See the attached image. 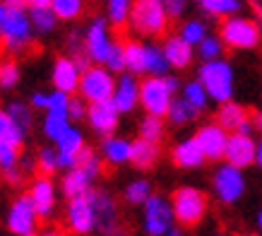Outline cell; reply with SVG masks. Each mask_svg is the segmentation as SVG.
I'll return each instance as SVG.
<instances>
[{
    "label": "cell",
    "mask_w": 262,
    "mask_h": 236,
    "mask_svg": "<svg viewBox=\"0 0 262 236\" xmlns=\"http://www.w3.org/2000/svg\"><path fill=\"white\" fill-rule=\"evenodd\" d=\"M214 236H224V234H214Z\"/></svg>",
    "instance_id": "cell-61"
},
{
    "label": "cell",
    "mask_w": 262,
    "mask_h": 236,
    "mask_svg": "<svg viewBox=\"0 0 262 236\" xmlns=\"http://www.w3.org/2000/svg\"><path fill=\"white\" fill-rule=\"evenodd\" d=\"M113 92H116V77H113V70H108L106 65L92 63L87 70L82 72V82L77 94L84 102L89 104L106 102V99H113Z\"/></svg>",
    "instance_id": "cell-7"
},
{
    "label": "cell",
    "mask_w": 262,
    "mask_h": 236,
    "mask_svg": "<svg viewBox=\"0 0 262 236\" xmlns=\"http://www.w3.org/2000/svg\"><path fill=\"white\" fill-rule=\"evenodd\" d=\"M257 22H260V32H262V19H257Z\"/></svg>",
    "instance_id": "cell-60"
},
{
    "label": "cell",
    "mask_w": 262,
    "mask_h": 236,
    "mask_svg": "<svg viewBox=\"0 0 262 236\" xmlns=\"http://www.w3.org/2000/svg\"><path fill=\"white\" fill-rule=\"evenodd\" d=\"M125 200L130 205H144L147 200H149L154 193H151V183L149 181H144V179H137V181L133 183H127L125 186Z\"/></svg>",
    "instance_id": "cell-39"
},
{
    "label": "cell",
    "mask_w": 262,
    "mask_h": 236,
    "mask_svg": "<svg viewBox=\"0 0 262 236\" xmlns=\"http://www.w3.org/2000/svg\"><path fill=\"white\" fill-rule=\"evenodd\" d=\"M168 12L159 0H135L127 27L142 39H159L168 29Z\"/></svg>",
    "instance_id": "cell-2"
},
{
    "label": "cell",
    "mask_w": 262,
    "mask_h": 236,
    "mask_svg": "<svg viewBox=\"0 0 262 236\" xmlns=\"http://www.w3.org/2000/svg\"><path fill=\"white\" fill-rule=\"evenodd\" d=\"M75 166H80L82 171L87 173L89 179H99L101 176V171H103V159H101V154H96L92 147H84L82 150V154L77 157V164Z\"/></svg>",
    "instance_id": "cell-38"
},
{
    "label": "cell",
    "mask_w": 262,
    "mask_h": 236,
    "mask_svg": "<svg viewBox=\"0 0 262 236\" xmlns=\"http://www.w3.org/2000/svg\"><path fill=\"white\" fill-rule=\"evenodd\" d=\"M5 109H8V113L17 121V126L24 128V130L29 133V128H32V123H34V111H32L34 106H32V104H24V102H10L8 106H5Z\"/></svg>",
    "instance_id": "cell-43"
},
{
    "label": "cell",
    "mask_w": 262,
    "mask_h": 236,
    "mask_svg": "<svg viewBox=\"0 0 262 236\" xmlns=\"http://www.w3.org/2000/svg\"><path fill=\"white\" fill-rule=\"evenodd\" d=\"M5 10H29V3L27 0H0Z\"/></svg>",
    "instance_id": "cell-50"
},
{
    "label": "cell",
    "mask_w": 262,
    "mask_h": 236,
    "mask_svg": "<svg viewBox=\"0 0 262 236\" xmlns=\"http://www.w3.org/2000/svg\"><path fill=\"white\" fill-rule=\"evenodd\" d=\"M84 0H53L51 3V8L53 12L58 15V19H63V22H75V19H80L82 12H84Z\"/></svg>",
    "instance_id": "cell-36"
},
{
    "label": "cell",
    "mask_w": 262,
    "mask_h": 236,
    "mask_svg": "<svg viewBox=\"0 0 262 236\" xmlns=\"http://www.w3.org/2000/svg\"><path fill=\"white\" fill-rule=\"evenodd\" d=\"M198 80L205 85L209 99L216 104H226L233 99V68L229 61L216 58V61H207L200 65L198 70Z\"/></svg>",
    "instance_id": "cell-3"
},
{
    "label": "cell",
    "mask_w": 262,
    "mask_h": 236,
    "mask_svg": "<svg viewBox=\"0 0 262 236\" xmlns=\"http://www.w3.org/2000/svg\"><path fill=\"white\" fill-rule=\"evenodd\" d=\"M168 70H171V63L164 53V46L147 41V75H168Z\"/></svg>",
    "instance_id": "cell-34"
},
{
    "label": "cell",
    "mask_w": 262,
    "mask_h": 236,
    "mask_svg": "<svg viewBox=\"0 0 262 236\" xmlns=\"http://www.w3.org/2000/svg\"><path fill=\"white\" fill-rule=\"evenodd\" d=\"M159 3L166 8V12H168V17H171V19L181 17L183 12H185V5H188V0H159Z\"/></svg>",
    "instance_id": "cell-48"
},
{
    "label": "cell",
    "mask_w": 262,
    "mask_h": 236,
    "mask_svg": "<svg viewBox=\"0 0 262 236\" xmlns=\"http://www.w3.org/2000/svg\"><path fill=\"white\" fill-rule=\"evenodd\" d=\"M198 3H200V0H198Z\"/></svg>",
    "instance_id": "cell-63"
},
{
    "label": "cell",
    "mask_w": 262,
    "mask_h": 236,
    "mask_svg": "<svg viewBox=\"0 0 262 236\" xmlns=\"http://www.w3.org/2000/svg\"><path fill=\"white\" fill-rule=\"evenodd\" d=\"M89 198H92V205H94V212H96V231L101 236H123L120 220H118V205L111 198V193L92 188Z\"/></svg>",
    "instance_id": "cell-13"
},
{
    "label": "cell",
    "mask_w": 262,
    "mask_h": 236,
    "mask_svg": "<svg viewBox=\"0 0 262 236\" xmlns=\"http://www.w3.org/2000/svg\"><path fill=\"white\" fill-rule=\"evenodd\" d=\"M178 87V77L173 75H147L140 85V106L149 116L166 118Z\"/></svg>",
    "instance_id": "cell-1"
},
{
    "label": "cell",
    "mask_w": 262,
    "mask_h": 236,
    "mask_svg": "<svg viewBox=\"0 0 262 236\" xmlns=\"http://www.w3.org/2000/svg\"><path fill=\"white\" fill-rule=\"evenodd\" d=\"M229 135H231L229 130L224 126H219V123H205V126L198 128V133L192 137L198 140L200 150L205 152V157L216 162V159H224V154H226Z\"/></svg>",
    "instance_id": "cell-17"
},
{
    "label": "cell",
    "mask_w": 262,
    "mask_h": 236,
    "mask_svg": "<svg viewBox=\"0 0 262 236\" xmlns=\"http://www.w3.org/2000/svg\"><path fill=\"white\" fill-rule=\"evenodd\" d=\"M19 166V147L0 140V171H10Z\"/></svg>",
    "instance_id": "cell-45"
},
{
    "label": "cell",
    "mask_w": 262,
    "mask_h": 236,
    "mask_svg": "<svg viewBox=\"0 0 262 236\" xmlns=\"http://www.w3.org/2000/svg\"><path fill=\"white\" fill-rule=\"evenodd\" d=\"M246 236H250V234H246Z\"/></svg>",
    "instance_id": "cell-62"
},
{
    "label": "cell",
    "mask_w": 262,
    "mask_h": 236,
    "mask_svg": "<svg viewBox=\"0 0 262 236\" xmlns=\"http://www.w3.org/2000/svg\"><path fill=\"white\" fill-rule=\"evenodd\" d=\"M48 96H51V92H32V106L34 109H41V111H46V106H48Z\"/></svg>",
    "instance_id": "cell-49"
},
{
    "label": "cell",
    "mask_w": 262,
    "mask_h": 236,
    "mask_svg": "<svg viewBox=\"0 0 262 236\" xmlns=\"http://www.w3.org/2000/svg\"><path fill=\"white\" fill-rule=\"evenodd\" d=\"M39 236H65V234H63V231H60V229H56V227H53V229H43V231H41Z\"/></svg>",
    "instance_id": "cell-54"
},
{
    "label": "cell",
    "mask_w": 262,
    "mask_h": 236,
    "mask_svg": "<svg viewBox=\"0 0 262 236\" xmlns=\"http://www.w3.org/2000/svg\"><path fill=\"white\" fill-rule=\"evenodd\" d=\"M253 123H255V130H260V133H262V111L253 113Z\"/></svg>",
    "instance_id": "cell-55"
},
{
    "label": "cell",
    "mask_w": 262,
    "mask_h": 236,
    "mask_svg": "<svg viewBox=\"0 0 262 236\" xmlns=\"http://www.w3.org/2000/svg\"><path fill=\"white\" fill-rule=\"evenodd\" d=\"M248 5L253 8V12L257 15V19H262V0H248Z\"/></svg>",
    "instance_id": "cell-52"
},
{
    "label": "cell",
    "mask_w": 262,
    "mask_h": 236,
    "mask_svg": "<svg viewBox=\"0 0 262 236\" xmlns=\"http://www.w3.org/2000/svg\"><path fill=\"white\" fill-rule=\"evenodd\" d=\"M3 176H5V181L8 183H19L22 181V169L15 166V169H10V171H3Z\"/></svg>",
    "instance_id": "cell-51"
},
{
    "label": "cell",
    "mask_w": 262,
    "mask_h": 236,
    "mask_svg": "<svg viewBox=\"0 0 262 236\" xmlns=\"http://www.w3.org/2000/svg\"><path fill=\"white\" fill-rule=\"evenodd\" d=\"M108 17H94L89 27L84 29V51H87L89 61L96 65H106L108 55H111L116 41L111 34V27H108Z\"/></svg>",
    "instance_id": "cell-8"
},
{
    "label": "cell",
    "mask_w": 262,
    "mask_h": 236,
    "mask_svg": "<svg viewBox=\"0 0 262 236\" xmlns=\"http://www.w3.org/2000/svg\"><path fill=\"white\" fill-rule=\"evenodd\" d=\"M5 12H8V10H5V5L0 3V44H3V19H5Z\"/></svg>",
    "instance_id": "cell-56"
},
{
    "label": "cell",
    "mask_w": 262,
    "mask_h": 236,
    "mask_svg": "<svg viewBox=\"0 0 262 236\" xmlns=\"http://www.w3.org/2000/svg\"><path fill=\"white\" fill-rule=\"evenodd\" d=\"M181 94L185 96V99H188V102H190L192 106H195V109L200 111V113H202V111H205L207 106H209V102H212V99H209V94H207L205 85H202L200 80L185 82V85H183V92H181Z\"/></svg>",
    "instance_id": "cell-37"
},
{
    "label": "cell",
    "mask_w": 262,
    "mask_h": 236,
    "mask_svg": "<svg viewBox=\"0 0 262 236\" xmlns=\"http://www.w3.org/2000/svg\"><path fill=\"white\" fill-rule=\"evenodd\" d=\"M125 70L133 75H147V44L137 39H125Z\"/></svg>",
    "instance_id": "cell-27"
},
{
    "label": "cell",
    "mask_w": 262,
    "mask_h": 236,
    "mask_svg": "<svg viewBox=\"0 0 262 236\" xmlns=\"http://www.w3.org/2000/svg\"><path fill=\"white\" fill-rule=\"evenodd\" d=\"M29 19H32L34 32L39 34V36L53 34L56 32V27H58V22H60L51 5H48V8H29Z\"/></svg>",
    "instance_id": "cell-29"
},
{
    "label": "cell",
    "mask_w": 262,
    "mask_h": 236,
    "mask_svg": "<svg viewBox=\"0 0 262 236\" xmlns=\"http://www.w3.org/2000/svg\"><path fill=\"white\" fill-rule=\"evenodd\" d=\"M94 179H89L87 173L82 171L80 166H72L68 169L63 176V181H60V190H63V195L70 200V198H80V195H87L89 190L94 188Z\"/></svg>",
    "instance_id": "cell-25"
},
{
    "label": "cell",
    "mask_w": 262,
    "mask_h": 236,
    "mask_svg": "<svg viewBox=\"0 0 262 236\" xmlns=\"http://www.w3.org/2000/svg\"><path fill=\"white\" fill-rule=\"evenodd\" d=\"M19 77H22L19 63H15L12 58L0 61V89H15L19 85Z\"/></svg>",
    "instance_id": "cell-42"
},
{
    "label": "cell",
    "mask_w": 262,
    "mask_h": 236,
    "mask_svg": "<svg viewBox=\"0 0 262 236\" xmlns=\"http://www.w3.org/2000/svg\"><path fill=\"white\" fill-rule=\"evenodd\" d=\"M29 198H32V203H34V207H36V212H39L41 220L53 217L56 205H58V190L48 176H39V179H34V181L29 183Z\"/></svg>",
    "instance_id": "cell-19"
},
{
    "label": "cell",
    "mask_w": 262,
    "mask_h": 236,
    "mask_svg": "<svg viewBox=\"0 0 262 236\" xmlns=\"http://www.w3.org/2000/svg\"><path fill=\"white\" fill-rule=\"evenodd\" d=\"M34 27L29 10H8L3 19V48L12 55L24 53L34 41Z\"/></svg>",
    "instance_id": "cell-6"
},
{
    "label": "cell",
    "mask_w": 262,
    "mask_h": 236,
    "mask_svg": "<svg viewBox=\"0 0 262 236\" xmlns=\"http://www.w3.org/2000/svg\"><path fill=\"white\" fill-rule=\"evenodd\" d=\"M140 80L133 72H123L116 80V92H113V104L120 109V113H130L140 106Z\"/></svg>",
    "instance_id": "cell-21"
},
{
    "label": "cell",
    "mask_w": 262,
    "mask_h": 236,
    "mask_svg": "<svg viewBox=\"0 0 262 236\" xmlns=\"http://www.w3.org/2000/svg\"><path fill=\"white\" fill-rule=\"evenodd\" d=\"M106 68L113 72H125V48H123V41H116L108 61H106Z\"/></svg>",
    "instance_id": "cell-46"
},
{
    "label": "cell",
    "mask_w": 262,
    "mask_h": 236,
    "mask_svg": "<svg viewBox=\"0 0 262 236\" xmlns=\"http://www.w3.org/2000/svg\"><path fill=\"white\" fill-rule=\"evenodd\" d=\"M101 159L103 164H111V166H123L130 164L133 159V142L127 137H120V135H108L101 140Z\"/></svg>",
    "instance_id": "cell-22"
},
{
    "label": "cell",
    "mask_w": 262,
    "mask_h": 236,
    "mask_svg": "<svg viewBox=\"0 0 262 236\" xmlns=\"http://www.w3.org/2000/svg\"><path fill=\"white\" fill-rule=\"evenodd\" d=\"M176 224V212L171 198L151 195L142 205V231L147 236H166V231Z\"/></svg>",
    "instance_id": "cell-9"
},
{
    "label": "cell",
    "mask_w": 262,
    "mask_h": 236,
    "mask_svg": "<svg viewBox=\"0 0 262 236\" xmlns=\"http://www.w3.org/2000/svg\"><path fill=\"white\" fill-rule=\"evenodd\" d=\"M250 111L243 106V104H236V102H226V104H219V111H216V123L224 126L229 133H236L246 121H250Z\"/></svg>",
    "instance_id": "cell-26"
},
{
    "label": "cell",
    "mask_w": 262,
    "mask_h": 236,
    "mask_svg": "<svg viewBox=\"0 0 262 236\" xmlns=\"http://www.w3.org/2000/svg\"><path fill=\"white\" fill-rule=\"evenodd\" d=\"M29 3V8H48L53 0H27Z\"/></svg>",
    "instance_id": "cell-53"
},
{
    "label": "cell",
    "mask_w": 262,
    "mask_h": 236,
    "mask_svg": "<svg viewBox=\"0 0 262 236\" xmlns=\"http://www.w3.org/2000/svg\"><path fill=\"white\" fill-rule=\"evenodd\" d=\"M166 236H185V234H183V231H181L178 227H171V229L166 231Z\"/></svg>",
    "instance_id": "cell-57"
},
{
    "label": "cell",
    "mask_w": 262,
    "mask_h": 236,
    "mask_svg": "<svg viewBox=\"0 0 262 236\" xmlns=\"http://www.w3.org/2000/svg\"><path fill=\"white\" fill-rule=\"evenodd\" d=\"M82 72H84V70H82V65L77 63L72 55H60L56 63H53V70H51V82H53V89L75 96L77 92H80Z\"/></svg>",
    "instance_id": "cell-16"
},
{
    "label": "cell",
    "mask_w": 262,
    "mask_h": 236,
    "mask_svg": "<svg viewBox=\"0 0 262 236\" xmlns=\"http://www.w3.org/2000/svg\"><path fill=\"white\" fill-rule=\"evenodd\" d=\"M166 133V126H164V118L159 116H147L140 121V126H137V137H142V140H149V142H161Z\"/></svg>",
    "instance_id": "cell-35"
},
{
    "label": "cell",
    "mask_w": 262,
    "mask_h": 236,
    "mask_svg": "<svg viewBox=\"0 0 262 236\" xmlns=\"http://www.w3.org/2000/svg\"><path fill=\"white\" fill-rule=\"evenodd\" d=\"M257 227H260V231H262V210H260V214H257Z\"/></svg>",
    "instance_id": "cell-59"
},
{
    "label": "cell",
    "mask_w": 262,
    "mask_h": 236,
    "mask_svg": "<svg viewBox=\"0 0 262 236\" xmlns=\"http://www.w3.org/2000/svg\"><path fill=\"white\" fill-rule=\"evenodd\" d=\"M200 116V111L192 106L185 96H176L173 104H171V109H168L166 118H168V123H173V126H185V123H192L195 118Z\"/></svg>",
    "instance_id": "cell-32"
},
{
    "label": "cell",
    "mask_w": 262,
    "mask_h": 236,
    "mask_svg": "<svg viewBox=\"0 0 262 236\" xmlns=\"http://www.w3.org/2000/svg\"><path fill=\"white\" fill-rule=\"evenodd\" d=\"M171 205H173L176 222L181 227H198L205 220L207 210H209V200L200 188L195 186H181L173 190L171 195Z\"/></svg>",
    "instance_id": "cell-5"
},
{
    "label": "cell",
    "mask_w": 262,
    "mask_h": 236,
    "mask_svg": "<svg viewBox=\"0 0 262 236\" xmlns=\"http://www.w3.org/2000/svg\"><path fill=\"white\" fill-rule=\"evenodd\" d=\"M36 169L41 176H53L60 169V159H58L56 147H41L36 154Z\"/></svg>",
    "instance_id": "cell-40"
},
{
    "label": "cell",
    "mask_w": 262,
    "mask_h": 236,
    "mask_svg": "<svg viewBox=\"0 0 262 236\" xmlns=\"http://www.w3.org/2000/svg\"><path fill=\"white\" fill-rule=\"evenodd\" d=\"M39 212L34 207L29 193L27 195H19L12 200V205L8 207V217H5V224H8L10 234L15 236H34L36 234V227H39Z\"/></svg>",
    "instance_id": "cell-12"
},
{
    "label": "cell",
    "mask_w": 262,
    "mask_h": 236,
    "mask_svg": "<svg viewBox=\"0 0 262 236\" xmlns=\"http://www.w3.org/2000/svg\"><path fill=\"white\" fill-rule=\"evenodd\" d=\"M224 159H226L229 164L238 166V169H248L250 164H255V162H257V142L253 140V135L231 133Z\"/></svg>",
    "instance_id": "cell-18"
},
{
    "label": "cell",
    "mask_w": 262,
    "mask_h": 236,
    "mask_svg": "<svg viewBox=\"0 0 262 236\" xmlns=\"http://www.w3.org/2000/svg\"><path fill=\"white\" fill-rule=\"evenodd\" d=\"M87 111H89V102H84L82 96H70V118L75 121H87Z\"/></svg>",
    "instance_id": "cell-47"
},
{
    "label": "cell",
    "mask_w": 262,
    "mask_h": 236,
    "mask_svg": "<svg viewBox=\"0 0 262 236\" xmlns=\"http://www.w3.org/2000/svg\"><path fill=\"white\" fill-rule=\"evenodd\" d=\"M0 140L15 147H22L27 140V130L17 126V121L8 113V109H0Z\"/></svg>",
    "instance_id": "cell-31"
},
{
    "label": "cell",
    "mask_w": 262,
    "mask_h": 236,
    "mask_svg": "<svg viewBox=\"0 0 262 236\" xmlns=\"http://www.w3.org/2000/svg\"><path fill=\"white\" fill-rule=\"evenodd\" d=\"M103 5H106V17H108L111 27H125L130 22L135 0H103Z\"/></svg>",
    "instance_id": "cell-33"
},
{
    "label": "cell",
    "mask_w": 262,
    "mask_h": 236,
    "mask_svg": "<svg viewBox=\"0 0 262 236\" xmlns=\"http://www.w3.org/2000/svg\"><path fill=\"white\" fill-rule=\"evenodd\" d=\"M70 121H72V118H70V94L53 89V92H51V96H48L46 111H43V123H41L43 135H46L48 140L56 145L58 137H60V135H63L65 130L72 126Z\"/></svg>",
    "instance_id": "cell-11"
},
{
    "label": "cell",
    "mask_w": 262,
    "mask_h": 236,
    "mask_svg": "<svg viewBox=\"0 0 262 236\" xmlns=\"http://www.w3.org/2000/svg\"><path fill=\"white\" fill-rule=\"evenodd\" d=\"M200 8L209 17L226 19V17L238 15L241 10H243V0H200Z\"/></svg>",
    "instance_id": "cell-30"
},
{
    "label": "cell",
    "mask_w": 262,
    "mask_h": 236,
    "mask_svg": "<svg viewBox=\"0 0 262 236\" xmlns=\"http://www.w3.org/2000/svg\"><path fill=\"white\" fill-rule=\"evenodd\" d=\"M192 48L195 46H190L181 34H168L164 39V53H166L171 68H176V70H183V68H188L192 63V55H195Z\"/></svg>",
    "instance_id": "cell-23"
},
{
    "label": "cell",
    "mask_w": 262,
    "mask_h": 236,
    "mask_svg": "<svg viewBox=\"0 0 262 236\" xmlns=\"http://www.w3.org/2000/svg\"><path fill=\"white\" fill-rule=\"evenodd\" d=\"M87 147V142H84V133H82L80 128L72 123L68 130H65L60 137L56 140V150H58V159H60V169H72V166L77 164V157L82 154V150Z\"/></svg>",
    "instance_id": "cell-20"
},
{
    "label": "cell",
    "mask_w": 262,
    "mask_h": 236,
    "mask_svg": "<svg viewBox=\"0 0 262 236\" xmlns=\"http://www.w3.org/2000/svg\"><path fill=\"white\" fill-rule=\"evenodd\" d=\"M87 123H89V128H92L96 135H101V137L116 135V130H118V126H120V109L113 104V99L89 104Z\"/></svg>",
    "instance_id": "cell-15"
},
{
    "label": "cell",
    "mask_w": 262,
    "mask_h": 236,
    "mask_svg": "<svg viewBox=\"0 0 262 236\" xmlns=\"http://www.w3.org/2000/svg\"><path fill=\"white\" fill-rule=\"evenodd\" d=\"M257 164H260V169H262V137H260V142H257Z\"/></svg>",
    "instance_id": "cell-58"
},
{
    "label": "cell",
    "mask_w": 262,
    "mask_h": 236,
    "mask_svg": "<svg viewBox=\"0 0 262 236\" xmlns=\"http://www.w3.org/2000/svg\"><path fill=\"white\" fill-rule=\"evenodd\" d=\"M171 159L178 169H198L207 162L205 152L200 150V145L195 137H188V140H181L171 150Z\"/></svg>",
    "instance_id": "cell-24"
},
{
    "label": "cell",
    "mask_w": 262,
    "mask_h": 236,
    "mask_svg": "<svg viewBox=\"0 0 262 236\" xmlns=\"http://www.w3.org/2000/svg\"><path fill=\"white\" fill-rule=\"evenodd\" d=\"M159 142H149V140H142V137H137L133 142V159H130V164L135 166V169H151V166L159 162Z\"/></svg>",
    "instance_id": "cell-28"
},
{
    "label": "cell",
    "mask_w": 262,
    "mask_h": 236,
    "mask_svg": "<svg viewBox=\"0 0 262 236\" xmlns=\"http://www.w3.org/2000/svg\"><path fill=\"white\" fill-rule=\"evenodd\" d=\"M219 36L226 44V48H233V51H253V48L260 46V41H262L260 22L250 19V17H243V15L226 17V19H222Z\"/></svg>",
    "instance_id": "cell-4"
},
{
    "label": "cell",
    "mask_w": 262,
    "mask_h": 236,
    "mask_svg": "<svg viewBox=\"0 0 262 236\" xmlns=\"http://www.w3.org/2000/svg\"><path fill=\"white\" fill-rule=\"evenodd\" d=\"M65 224L72 234L87 236L92 231H96V212L94 205H92V198L80 195V198H70L68 205H65Z\"/></svg>",
    "instance_id": "cell-14"
},
{
    "label": "cell",
    "mask_w": 262,
    "mask_h": 236,
    "mask_svg": "<svg viewBox=\"0 0 262 236\" xmlns=\"http://www.w3.org/2000/svg\"><path fill=\"white\" fill-rule=\"evenodd\" d=\"M212 190L214 198L224 205H233L238 203L243 193H246V176L243 169L224 162L222 166H216V171L212 173Z\"/></svg>",
    "instance_id": "cell-10"
},
{
    "label": "cell",
    "mask_w": 262,
    "mask_h": 236,
    "mask_svg": "<svg viewBox=\"0 0 262 236\" xmlns=\"http://www.w3.org/2000/svg\"><path fill=\"white\" fill-rule=\"evenodd\" d=\"M224 48H226V44L222 41V36L207 34L205 39H202V44L198 46V55L202 58V63H207V61H216V58H222Z\"/></svg>",
    "instance_id": "cell-41"
},
{
    "label": "cell",
    "mask_w": 262,
    "mask_h": 236,
    "mask_svg": "<svg viewBox=\"0 0 262 236\" xmlns=\"http://www.w3.org/2000/svg\"><path fill=\"white\" fill-rule=\"evenodd\" d=\"M178 34H181L190 46H200L202 39H205L209 32H207V24L202 22V19H188V22H183V27H181V32Z\"/></svg>",
    "instance_id": "cell-44"
}]
</instances>
